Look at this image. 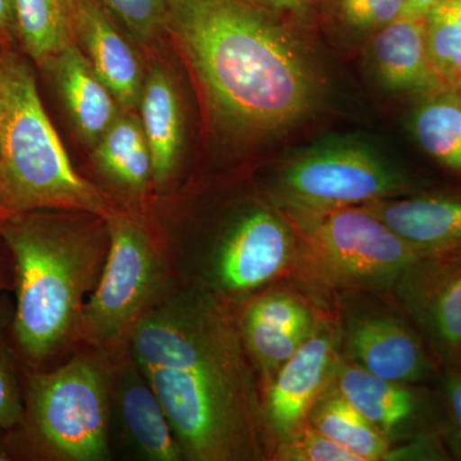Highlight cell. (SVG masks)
Listing matches in <instances>:
<instances>
[{
    "instance_id": "32",
    "label": "cell",
    "mask_w": 461,
    "mask_h": 461,
    "mask_svg": "<svg viewBox=\"0 0 461 461\" xmlns=\"http://www.w3.org/2000/svg\"><path fill=\"white\" fill-rule=\"evenodd\" d=\"M17 41L14 0H0V50H11Z\"/></svg>"
},
{
    "instance_id": "15",
    "label": "cell",
    "mask_w": 461,
    "mask_h": 461,
    "mask_svg": "<svg viewBox=\"0 0 461 461\" xmlns=\"http://www.w3.org/2000/svg\"><path fill=\"white\" fill-rule=\"evenodd\" d=\"M239 324L249 357L268 381L317 327L308 306L281 291L254 300Z\"/></svg>"
},
{
    "instance_id": "10",
    "label": "cell",
    "mask_w": 461,
    "mask_h": 461,
    "mask_svg": "<svg viewBox=\"0 0 461 461\" xmlns=\"http://www.w3.org/2000/svg\"><path fill=\"white\" fill-rule=\"evenodd\" d=\"M295 250L296 239L287 221L258 209L224 238L215 256V281L230 294L254 290L280 275Z\"/></svg>"
},
{
    "instance_id": "19",
    "label": "cell",
    "mask_w": 461,
    "mask_h": 461,
    "mask_svg": "<svg viewBox=\"0 0 461 461\" xmlns=\"http://www.w3.org/2000/svg\"><path fill=\"white\" fill-rule=\"evenodd\" d=\"M138 111L150 148L153 185L163 187L177 171L185 133L180 94L167 69L149 67Z\"/></svg>"
},
{
    "instance_id": "1",
    "label": "cell",
    "mask_w": 461,
    "mask_h": 461,
    "mask_svg": "<svg viewBox=\"0 0 461 461\" xmlns=\"http://www.w3.org/2000/svg\"><path fill=\"white\" fill-rule=\"evenodd\" d=\"M127 348L159 397L184 459L268 456L250 357L220 297L175 288L139 321Z\"/></svg>"
},
{
    "instance_id": "33",
    "label": "cell",
    "mask_w": 461,
    "mask_h": 461,
    "mask_svg": "<svg viewBox=\"0 0 461 461\" xmlns=\"http://www.w3.org/2000/svg\"><path fill=\"white\" fill-rule=\"evenodd\" d=\"M14 264L5 245L0 240V294L14 290Z\"/></svg>"
},
{
    "instance_id": "12",
    "label": "cell",
    "mask_w": 461,
    "mask_h": 461,
    "mask_svg": "<svg viewBox=\"0 0 461 461\" xmlns=\"http://www.w3.org/2000/svg\"><path fill=\"white\" fill-rule=\"evenodd\" d=\"M346 348L351 362L399 384L429 381L438 366L420 332L393 315L354 318L346 332Z\"/></svg>"
},
{
    "instance_id": "20",
    "label": "cell",
    "mask_w": 461,
    "mask_h": 461,
    "mask_svg": "<svg viewBox=\"0 0 461 461\" xmlns=\"http://www.w3.org/2000/svg\"><path fill=\"white\" fill-rule=\"evenodd\" d=\"M332 384L387 437L408 426L420 411V397L411 388L378 377L353 362L339 360Z\"/></svg>"
},
{
    "instance_id": "25",
    "label": "cell",
    "mask_w": 461,
    "mask_h": 461,
    "mask_svg": "<svg viewBox=\"0 0 461 461\" xmlns=\"http://www.w3.org/2000/svg\"><path fill=\"white\" fill-rule=\"evenodd\" d=\"M424 30L437 76L461 93V0H438L424 16Z\"/></svg>"
},
{
    "instance_id": "9",
    "label": "cell",
    "mask_w": 461,
    "mask_h": 461,
    "mask_svg": "<svg viewBox=\"0 0 461 461\" xmlns=\"http://www.w3.org/2000/svg\"><path fill=\"white\" fill-rule=\"evenodd\" d=\"M393 287L438 366L456 368L461 359V256L420 258Z\"/></svg>"
},
{
    "instance_id": "3",
    "label": "cell",
    "mask_w": 461,
    "mask_h": 461,
    "mask_svg": "<svg viewBox=\"0 0 461 461\" xmlns=\"http://www.w3.org/2000/svg\"><path fill=\"white\" fill-rule=\"evenodd\" d=\"M0 240L14 264L16 304L9 335L18 364L48 369L78 341L84 306L107 260V223L84 212L5 214Z\"/></svg>"
},
{
    "instance_id": "11",
    "label": "cell",
    "mask_w": 461,
    "mask_h": 461,
    "mask_svg": "<svg viewBox=\"0 0 461 461\" xmlns=\"http://www.w3.org/2000/svg\"><path fill=\"white\" fill-rule=\"evenodd\" d=\"M336 346L335 330L315 327L269 381L264 414L278 441L304 426L312 406L330 386L339 362Z\"/></svg>"
},
{
    "instance_id": "16",
    "label": "cell",
    "mask_w": 461,
    "mask_h": 461,
    "mask_svg": "<svg viewBox=\"0 0 461 461\" xmlns=\"http://www.w3.org/2000/svg\"><path fill=\"white\" fill-rule=\"evenodd\" d=\"M357 206L426 257L461 256V195L387 198Z\"/></svg>"
},
{
    "instance_id": "2",
    "label": "cell",
    "mask_w": 461,
    "mask_h": 461,
    "mask_svg": "<svg viewBox=\"0 0 461 461\" xmlns=\"http://www.w3.org/2000/svg\"><path fill=\"white\" fill-rule=\"evenodd\" d=\"M166 33L218 136L248 147L305 122L323 78L302 36L250 0H167Z\"/></svg>"
},
{
    "instance_id": "14",
    "label": "cell",
    "mask_w": 461,
    "mask_h": 461,
    "mask_svg": "<svg viewBox=\"0 0 461 461\" xmlns=\"http://www.w3.org/2000/svg\"><path fill=\"white\" fill-rule=\"evenodd\" d=\"M112 400L141 456L150 461L184 460L165 408L129 348L114 355Z\"/></svg>"
},
{
    "instance_id": "22",
    "label": "cell",
    "mask_w": 461,
    "mask_h": 461,
    "mask_svg": "<svg viewBox=\"0 0 461 461\" xmlns=\"http://www.w3.org/2000/svg\"><path fill=\"white\" fill-rule=\"evenodd\" d=\"M306 423L357 455L362 461L390 456V441L382 430L357 411L330 382L312 406Z\"/></svg>"
},
{
    "instance_id": "34",
    "label": "cell",
    "mask_w": 461,
    "mask_h": 461,
    "mask_svg": "<svg viewBox=\"0 0 461 461\" xmlns=\"http://www.w3.org/2000/svg\"><path fill=\"white\" fill-rule=\"evenodd\" d=\"M16 447H14L12 430L0 427V461L18 460Z\"/></svg>"
},
{
    "instance_id": "8",
    "label": "cell",
    "mask_w": 461,
    "mask_h": 461,
    "mask_svg": "<svg viewBox=\"0 0 461 461\" xmlns=\"http://www.w3.org/2000/svg\"><path fill=\"white\" fill-rule=\"evenodd\" d=\"M282 206L327 209L393 198L409 189L405 178L359 142L336 141L291 159L280 177Z\"/></svg>"
},
{
    "instance_id": "6",
    "label": "cell",
    "mask_w": 461,
    "mask_h": 461,
    "mask_svg": "<svg viewBox=\"0 0 461 461\" xmlns=\"http://www.w3.org/2000/svg\"><path fill=\"white\" fill-rule=\"evenodd\" d=\"M109 250L81 315L78 341L115 355L139 321L175 290L162 248L141 218L113 208L104 215Z\"/></svg>"
},
{
    "instance_id": "26",
    "label": "cell",
    "mask_w": 461,
    "mask_h": 461,
    "mask_svg": "<svg viewBox=\"0 0 461 461\" xmlns=\"http://www.w3.org/2000/svg\"><path fill=\"white\" fill-rule=\"evenodd\" d=\"M7 293L0 294V427L14 430L23 426L25 405L18 360L9 335L14 306L9 304Z\"/></svg>"
},
{
    "instance_id": "37",
    "label": "cell",
    "mask_w": 461,
    "mask_h": 461,
    "mask_svg": "<svg viewBox=\"0 0 461 461\" xmlns=\"http://www.w3.org/2000/svg\"><path fill=\"white\" fill-rule=\"evenodd\" d=\"M2 217H3V213H2V212H0V218H2Z\"/></svg>"
},
{
    "instance_id": "36",
    "label": "cell",
    "mask_w": 461,
    "mask_h": 461,
    "mask_svg": "<svg viewBox=\"0 0 461 461\" xmlns=\"http://www.w3.org/2000/svg\"><path fill=\"white\" fill-rule=\"evenodd\" d=\"M456 368H460L461 369V359H460L459 366H457Z\"/></svg>"
},
{
    "instance_id": "31",
    "label": "cell",
    "mask_w": 461,
    "mask_h": 461,
    "mask_svg": "<svg viewBox=\"0 0 461 461\" xmlns=\"http://www.w3.org/2000/svg\"><path fill=\"white\" fill-rule=\"evenodd\" d=\"M254 5H259L277 16H286V14H304L311 11L321 0H250Z\"/></svg>"
},
{
    "instance_id": "7",
    "label": "cell",
    "mask_w": 461,
    "mask_h": 461,
    "mask_svg": "<svg viewBox=\"0 0 461 461\" xmlns=\"http://www.w3.org/2000/svg\"><path fill=\"white\" fill-rule=\"evenodd\" d=\"M282 209L309 271L335 286H393L426 257L362 206Z\"/></svg>"
},
{
    "instance_id": "21",
    "label": "cell",
    "mask_w": 461,
    "mask_h": 461,
    "mask_svg": "<svg viewBox=\"0 0 461 461\" xmlns=\"http://www.w3.org/2000/svg\"><path fill=\"white\" fill-rule=\"evenodd\" d=\"M91 158L100 175L131 198H140L153 185V162L140 115L122 111L98 144Z\"/></svg>"
},
{
    "instance_id": "29",
    "label": "cell",
    "mask_w": 461,
    "mask_h": 461,
    "mask_svg": "<svg viewBox=\"0 0 461 461\" xmlns=\"http://www.w3.org/2000/svg\"><path fill=\"white\" fill-rule=\"evenodd\" d=\"M282 461H362L357 455L305 423L294 435L282 439L275 454Z\"/></svg>"
},
{
    "instance_id": "28",
    "label": "cell",
    "mask_w": 461,
    "mask_h": 461,
    "mask_svg": "<svg viewBox=\"0 0 461 461\" xmlns=\"http://www.w3.org/2000/svg\"><path fill=\"white\" fill-rule=\"evenodd\" d=\"M135 41L151 44L166 33L167 0H100Z\"/></svg>"
},
{
    "instance_id": "30",
    "label": "cell",
    "mask_w": 461,
    "mask_h": 461,
    "mask_svg": "<svg viewBox=\"0 0 461 461\" xmlns=\"http://www.w3.org/2000/svg\"><path fill=\"white\" fill-rule=\"evenodd\" d=\"M444 393L450 412L457 448L461 453V369H445Z\"/></svg>"
},
{
    "instance_id": "13",
    "label": "cell",
    "mask_w": 461,
    "mask_h": 461,
    "mask_svg": "<svg viewBox=\"0 0 461 461\" xmlns=\"http://www.w3.org/2000/svg\"><path fill=\"white\" fill-rule=\"evenodd\" d=\"M69 8L76 44L121 108L138 111L147 72L122 26L100 0H69Z\"/></svg>"
},
{
    "instance_id": "23",
    "label": "cell",
    "mask_w": 461,
    "mask_h": 461,
    "mask_svg": "<svg viewBox=\"0 0 461 461\" xmlns=\"http://www.w3.org/2000/svg\"><path fill=\"white\" fill-rule=\"evenodd\" d=\"M420 147L445 168L461 175V93L441 87L420 96L411 120Z\"/></svg>"
},
{
    "instance_id": "4",
    "label": "cell",
    "mask_w": 461,
    "mask_h": 461,
    "mask_svg": "<svg viewBox=\"0 0 461 461\" xmlns=\"http://www.w3.org/2000/svg\"><path fill=\"white\" fill-rule=\"evenodd\" d=\"M114 206L78 175L42 107L32 67L0 50V212H84L104 217Z\"/></svg>"
},
{
    "instance_id": "17",
    "label": "cell",
    "mask_w": 461,
    "mask_h": 461,
    "mask_svg": "<svg viewBox=\"0 0 461 461\" xmlns=\"http://www.w3.org/2000/svg\"><path fill=\"white\" fill-rule=\"evenodd\" d=\"M368 44L369 65L387 90L421 96L445 87L430 63L424 18L402 14L373 33Z\"/></svg>"
},
{
    "instance_id": "24",
    "label": "cell",
    "mask_w": 461,
    "mask_h": 461,
    "mask_svg": "<svg viewBox=\"0 0 461 461\" xmlns=\"http://www.w3.org/2000/svg\"><path fill=\"white\" fill-rule=\"evenodd\" d=\"M14 14L17 41L39 67L76 44L69 0H14Z\"/></svg>"
},
{
    "instance_id": "18",
    "label": "cell",
    "mask_w": 461,
    "mask_h": 461,
    "mask_svg": "<svg viewBox=\"0 0 461 461\" xmlns=\"http://www.w3.org/2000/svg\"><path fill=\"white\" fill-rule=\"evenodd\" d=\"M45 68L53 75L76 132L93 149L123 111L120 103L77 44L67 48Z\"/></svg>"
},
{
    "instance_id": "5",
    "label": "cell",
    "mask_w": 461,
    "mask_h": 461,
    "mask_svg": "<svg viewBox=\"0 0 461 461\" xmlns=\"http://www.w3.org/2000/svg\"><path fill=\"white\" fill-rule=\"evenodd\" d=\"M113 360L87 346L57 368L32 371L18 364L25 417L12 437L20 459H109Z\"/></svg>"
},
{
    "instance_id": "35",
    "label": "cell",
    "mask_w": 461,
    "mask_h": 461,
    "mask_svg": "<svg viewBox=\"0 0 461 461\" xmlns=\"http://www.w3.org/2000/svg\"><path fill=\"white\" fill-rule=\"evenodd\" d=\"M438 0H406L403 14L406 16L424 18Z\"/></svg>"
},
{
    "instance_id": "27",
    "label": "cell",
    "mask_w": 461,
    "mask_h": 461,
    "mask_svg": "<svg viewBox=\"0 0 461 461\" xmlns=\"http://www.w3.org/2000/svg\"><path fill=\"white\" fill-rule=\"evenodd\" d=\"M335 25L351 36H371L402 16L406 0H327Z\"/></svg>"
}]
</instances>
